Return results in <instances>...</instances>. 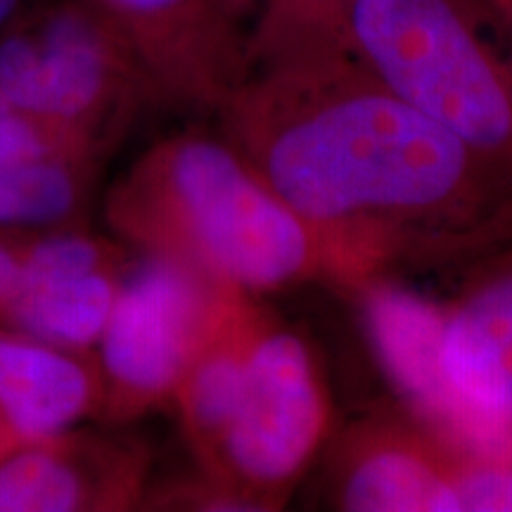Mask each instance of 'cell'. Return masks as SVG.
<instances>
[{"label": "cell", "mask_w": 512, "mask_h": 512, "mask_svg": "<svg viewBox=\"0 0 512 512\" xmlns=\"http://www.w3.org/2000/svg\"><path fill=\"white\" fill-rule=\"evenodd\" d=\"M216 121L330 242L344 290L394 266L512 245V171L396 95L349 50L249 69Z\"/></svg>", "instance_id": "6da1fadb"}, {"label": "cell", "mask_w": 512, "mask_h": 512, "mask_svg": "<svg viewBox=\"0 0 512 512\" xmlns=\"http://www.w3.org/2000/svg\"><path fill=\"white\" fill-rule=\"evenodd\" d=\"M100 211L133 254L176 261L230 290L342 287L330 242L221 131L185 128L152 143L107 185Z\"/></svg>", "instance_id": "7a4b0ae2"}, {"label": "cell", "mask_w": 512, "mask_h": 512, "mask_svg": "<svg viewBox=\"0 0 512 512\" xmlns=\"http://www.w3.org/2000/svg\"><path fill=\"white\" fill-rule=\"evenodd\" d=\"M171 408L195 467L240 512L285 508L332 422L309 344L249 294L230 299Z\"/></svg>", "instance_id": "3957f363"}, {"label": "cell", "mask_w": 512, "mask_h": 512, "mask_svg": "<svg viewBox=\"0 0 512 512\" xmlns=\"http://www.w3.org/2000/svg\"><path fill=\"white\" fill-rule=\"evenodd\" d=\"M349 50L396 95L512 171V62L458 0H356Z\"/></svg>", "instance_id": "277c9868"}, {"label": "cell", "mask_w": 512, "mask_h": 512, "mask_svg": "<svg viewBox=\"0 0 512 512\" xmlns=\"http://www.w3.org/2000/svg\"><path fill=\"white\" fill-rule=\"evenodd\" d=\"M0 110L112 155L162 105L126 43L83 0H34L0 31Z\"/></svg>", "instance_id": "5b68a950"}, {"label": "cell", "mask_w": 512, "mask_h": 512, "mask_svg": "<svg viewBox=\"0 0 512 512\" xmlns=\"http://www.w3.org/2000/svg\"><path fill=\"white\" fill-rule=\"evenodd\" d=\"M133 259L93 356L95 422L126 425L171 408L185 373L235 292L159 256Z\"/></svg>", "instance_id": "8992f818"}, {"label": "cell", "mask_w": 512, "mask_h": 512, "mask_svg": "<svg viewBox=\"0 0 512 512\" xmlns=\"http://www.w3.org/2000/svg\"><path fill=\"white\" fill-rule=\"evenodd\" d=\"M126 43L162 110L216 117L249 74L247 31L221 0H83Z\"/></svg>", "instance_id": "52a82bcc"}, {"label": "cell", "mask_w": 512, "mask_h": 512, "mask_svg": "<svg viewBox=\"0 0 512 512\" xmlns=\"http://www.w3.org/2000/svg\"><path fill=\"white\" fill-rule=\"evenodd\" d=\"M366 330L384 375L399 389L406 413L467 456L512 453V432L491 425L453 394L441 366L444 306L382 278L358 290Z\"/></svg>", "instance_id": "ba28073f"}, {"label": "cell", "mask_w": 512, "mask_h": 512, "mask_svg": "<svg viewBox=\"0 0 512 512\" xmlns=\"http://www.w3.org/2000/svg\"><path fill=\"white\" fill-rule=\"evenodd\" d=\"M152 456L136 439L83 425L0 463V512L143 510Z\"/></svg>", "instance_id": "9c48e42d"}, {"label": "cell", "mask_w": 512, "mask_h": 512, "mask_svg": "<svg viewBox=\"0 0 512 512\" xmlns=\"http://www.w3.org/2000/svg\"><path fill=\"white\" fill-rule=\"evenodd\" d=\"M133 252L91 223L34 230L27 287L8 328L53 347L93 354Z\"/></svg>", "instance_id": "30bf717a"}, {"label": "cell", "mask_w": 512, "mask_h": 512, "mask_svg": "<svg viewBox=\"0 0 512 512\" xmlns=\"http://www.w3.org/2000/svg\"><path fill=\"white\" fill-rule=\"evenodd\" d=\"M458 451L411 413L351 425L330 460V498L347 512H456Z\"/></svg>", "instance_id": "8fae6325"}, {"label": "cell", "mask_w": 512, "mask_h": 512, "mask_svg": "<svg viewBox=\"0 0 512 512\" xmlns=\"http://www.w3.org/2000/svg\"><path fill=\"white\" fill-rule=\"evenodd\" d=\"M112 155L0 110V228L83 226Z\"/></svg>", "instance_id": "7c38bea8"}, {"label": "cell", "mask_w": 512, "mask_h": 512, "mask_svg": "<svg viewBox=\"0 0 512 512\" xmlns=\"http://www.w3.org/2000/svg\"><path fill=\"white\" fill-rule=\"evenodd\" d=\"M439 354L458 401L512 432V245L491 254L444 304Z\"/></svg>", "instance_id": "4fadbf2b"}, {"label": "cell", "mask_w": 512, "mask_h": 512, "mask_svg": "<svg viewBox=\"0 0 512 512\" xmlns=\"http://www.w3.org/2000/svg\"><path fill=\"white\" fill-rule=\"evenodd\" d=\"M98 406L93 354L0 325V463L50 434L95 420Z\"/></svg>", "instance_id": "5bb4252c"}, {"label": "cell", "mask_w": 512, "mask_h": 512, "mask_svg": "<svg viewBox=\"0 0 512 512\" xmlns=\"http://www.w3.org/2000/svg\"><path fill=\"white\" fill-rule=\"evenodd\" d=\"M354 5L356 0H266L247 31L249 69L349 50Z\"/></svg>", "instance_id": "9a60e30c"}, {"label": "cell", "mask_w": 512, "mask_h": 512, "mask_svg": "<svg viewBox=\"0 0 512 512\" xmlns=\"http://www.w3.org/2000/svg\"><path fill=\"white\" fill-rule=\"evenodd\" d=\"M453 494L456 512H512V453H458Z\"/></svg>", "instance_id": "2e32d148"}, {"label": "cell", "mask_w": 512, "mask_h": 512, "mask_svg": "<svg viewBox=\"0 0 512 512\" xmlns=\"http://www.w3.org/2000/svg\"><path fill=\"white\" fill-rule=\"evenodd\" d=\"M34 230L0 228V325L8 328L29 273V252Z\"/></svg>", "instance_id": "e0dca14e"}, {"label": "cell", "mask_w": 512, "mask_h": 512, "mask_svg": "<svg viewBox=\"0 0 512 512\" xmlns=\"http://www.w3.org/2000/svg\"><path fill=\"white\" fill-rule=\"evenodd\" d=\"M264 3L266 0H221L223 10H226L228 15L240 24V27H245L247 19H252Z\"/></svg>", "instance_id": "ac0fdd59"}, {"label": "cell", "mask_w": 512, "mask_h": 512, "mask_svg": "<svg viewBox=\"0 0 512 512\" xmlns=\"http://www.w3.org/2000/svg\"><path fill=\"white\" fill-rule=\"evenodd\" d=\"M34 0H0V31L15 19L19 12H24Z\"/></svg>", "instance_id": "d6986e66"}, {"label": "cell", "mask_w": 512, "mask_h": 512, "mask_svg": "<svg viewBox=\"0 0 512 512\" xmlns=\"http://www.w3.org/2000/svg\"><path fill=\"white\" fill-rule=\"evenodd\" d=\"M491 10L503 17V22L512 29V0H484Z\"/></svg>", "instance_id": "ffe728a7"}]
</instances>
